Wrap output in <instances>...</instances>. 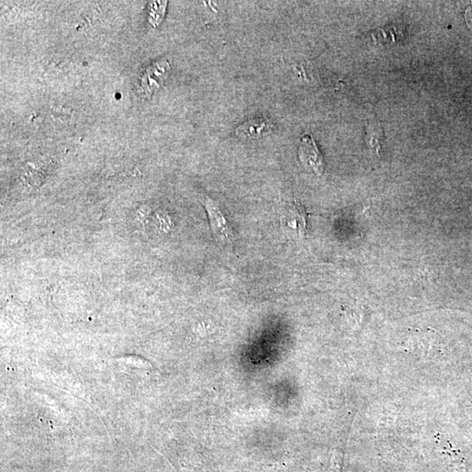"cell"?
I'll list each match as a JSON object with an SVG mask.
<instances>
[{
	"instance_id": "cell-1",
	"label": "cell",
	"mask_w": 472,
	"mask_h": 472,
	"mask_svg": "<svg viewBox=\"0 0 472 472\" xmlns=\"http://www.w3.org/2000/svg\"><path fill=\"white\" fill-rule=\"evenodd\" d=\"M298 159L306 169L313 170L317 176H322L326 167L324 157L317 148V144L310 134L302 136Z\"/></svg>"
},
{
	"instance_id": "cell-9",
	"label": "cell",
	"mask_w": 472,
	"mask_h": 472,
	"mask_svg": "<svg viewBox=\"0 0 472 472\" xmlns=\"http://www.w3.org/2000/svg\"><path fill=\"white\" fill-rule=\"evenodd\" d=\"M150 213V210L149 208V206H141V208L139 210H137L136 214L137 221L140 223H142V224H144V222H146L147 218L149 217Z\"/></svg>"
},
{
	"instance_id": "cell-8",
	"label": "cell",
	"mask_w": 472,
	"mask_h": 472,
	"mask_svg": "<svg viewBox=\"0 0 472 472\" xmlns=\"http://www.w3.org/2000/svg\"><path fill=\"white\" fill-rule=\"evenodd\" d=\"M170 219L168 216L166 214H162V213H159L156 214L155 219H154V224L160 230L166 231V229L169 228Z\"/></svg>"
},
{
	"instance_id": "cell-4",
	"label": "cell",
	"mask_w": 472,
	"mask_h": 472,
	"mask_svg": "<svg viewBox=\"0 0 472 472\" xmlns=\"http://www.w3.org/2000/svg\"><path fill=\"white\" fill-rule=\"evenodd\" d=\"M273 124L265 117H255L246 121L236 129V135L244 139H255L267 135Z\"/></svg>"
},
{
	"instance_id": "cell-10",
	"label": "cell",
	"mask_w": 472,
	"mask_h": 472,
	"mask_svg": "<svg viewBox=\"0 0 472 472\" xmlns=\"http://www.w3.org/2000/svg\"><path fill=\"white\" fill-rule=\"evenodd\" d=\"M465 19L469 26L472 29V6L466 9L465 12Z\"/></svg>"
},
{
	"instance_id": "cell-6",
	"label": "cell",
	"mask_w": 472,
	"mask_h": 472,
	"mask_svg": "<svg viewBox=\"0 0 472 472\" xmlns=\"http://www.w3.org/2000/svg\"><path fill=\"white\" fill-rule=\"evenodd\" d=\"M371 38L373 41L380 43H390L401 41L404 37V32L400 26H386L385 28L379 29L372 32Z\"/></svg>"
},
{
	"instance_id": "cell-7",
	"label": "cell",
	"mask_w": 472,
	"mask_h": 472,
	"mask_svg": "<svg viewBox=\"0 0 472 472\" xmlns=\"http://www.w3.org/2000/svg\"><path fill=\"white\" fill-rule=\"evenodd\" d=\"M166 2H153L149 13V21L153 26H157L162 21L165 14Z\"/></svg>"
},
{
	"instance_id": "cell-5",
	"label": "cell",
	"mask_w": 472,
	"mask_h": 472,
	"mask_svg": "<svg viewBox=\"0 0 472 472\" xmlns=\"http://www.w3.org/2000/svg\"><path fill=\"white\" fill-rule=\"evenodd\" d=\"M307 217L306 209L296 201L295 206L291 208L290 214L285 216L282 223L284 228H290L296 233L298 238H306L308 234Z\"/></svg>"
},
{
	"instance_id": "cell-3",
	"label": "cell",
	"mask_w": 472,
	"mask_h": 472,
	"mask_svg": "<svg viewBox=\"0 0 472 472\" xmlns=\"http://www.w3.org/2000/svg\"><path fill=\"white\" fill-rule=\"evenodd\" d=\"M168 70L169 65L166 61L156 62L150 66L139 78V88L141 93L144 96H150L154 91L159 90Z\"/></svg>"
},
{
	"instance_id": "cell-2",
	"label": "cell",
	"mask_w": 472,
	"mask_h": 472,
	"mask_svg": "<svg viewBox=\"0 0 472 472\" xmlns=\"http://www.w3.org/2000/svg\"><path fill=\"white\" fill-rule=\"evenodd\" d=\"M205 206L213 234L215 235L219 241L224 242V244H231V229L229 228L227 219L223 215L219 206L216 204L215 201H213L212 199L208 197L205 201Z\"/></svg>"
}]
</instances>
